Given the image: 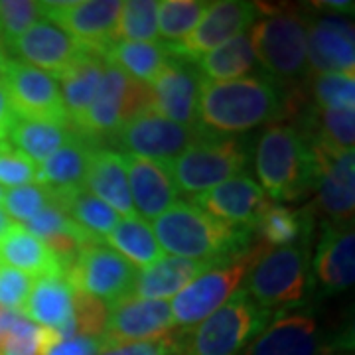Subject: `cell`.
<instances>
[{"mask_svg":"<svg viewBox=\"0 0 355 355\" xmlns=\"http://www.w3.org/2000/svg\"><path fill=\"white\" fill-rule=\"evenodd\" d=\"M20 316H22V314H18V312H10V310L0 308V347H2V343L6 342V338L10 336L14 324L18 322V318Z\"/></svg>","mask_w":355,"mask_h":355,"instance_id":"47","label":"cell"},{"mask_svg":"<svg viewBox=\"0 0 355 355\" xmlns=\"http://www.w3.org/2000/svg\"><path fill=\"white\" fill-rule=\"evenodd\" d=\"M158 40V2L128 0L121 2L114 28V42H156Z\"/></svg>","mask_w":355,"mask_h":355,"instance_id":"37","label":"cell"},{"mask_svg":"<svg viewBox=\"0 0 355 355\" xmlns=\"http://www.w3.org/2000/svg\"><path fill=\"white\" fill-rule=\"evenodd\" d=\"M209 2L203 0H162L158 2V38L166 46L180 44L200 22Z\"/></svg>","mask_w":355,"mask_h":355,"instance_id":"36","label":"cell"},{"mask_svg":"<svg viewBox=\"0 0 355 355\" xmlns=\"http://www.w3.org/2000/svg\"><path fill=\"white\" fill-rule=\"evenodd\" d=\"M310 282L308 241L268 249L247 277V294L268 312L296 306Z\"/></svg>","mask_w":355,"mask_h":355,"instance_id":"9","label":"cell"},{"mask_svg":"<svg viewBox=\"0 0 355 355\" xmlns=\"http://www.w3.org/2000/svg\"><path fill=\"white\" fill-rule=\"evenodd\" d=\"M205 135L207 132L200 127H184L153 111H144L119 128L113 140L128 156L168 164Z\"/></svg>","mask_w":355,"mask_h":355,"instance_id":"12","label":"cell"},{"mask_svg":"<svg viewBox=\"0 0 355 355\" xmlns=\"http://www.w3.org/2000/svg\"><path fill=\"white\" fill-rule=\"evenodd\" d=\"M336 338H326L310 308L279 310L241 355H320Z\"/></svg>","mask_w":355,"mask_h":355,"instance_id":"16","label":"cell"},{"mask_svg":"<svg viewBox=\"0 0 355 355\" xmlns=\"http://www.w3.org/2000/svg\"><path fill=\"white\" fill-rule=\"evenodd\" d=\"M312 6H316L320 10H331V12H354V2L322 0V2H314Z\"/></svg>","mask_w":355,"mask_h":355,"instance_id":"49","label":"cell"},{"mask_svg":"<svg viewBox=\"0 0 355 355\" xmlns=\"http://www.w3.org/2000/svg\"><path fill=\"white\" fill-rule=\"evenodd\" d=\"M50 203V191H46L38 184H28V186H20V188L4 191L2 209L8 214L12 221L16 219L20 223H26L28 219H32L40 209H44Z\"/></svg>","mask_w":355,"mask_h":355,"instance_id":"40","label":"cell"},{"mask_svg":"<svg viewBox=\"0 0 355 355\" xmlns=\"http://www.w3.org/2000/svg\"><path fill=\"white\" fill-rule=\"evenodd\" d=\"M83 51L85 50L62 28L51 24L50 20H38L20 38H16L8 53H16L18 62L60 79Z\"/></svg>","mask_w":355,"mask_h":355,"instance_id":"22","label":"cell"},{"mask_svg":"<svg viewBox=\"0 0 355 355\" xmlns=\"http://www.w3.org/2000/svg\"><path fill=\"white\" fill-rule=\"evenodd\" d=\"M249 162V148L237 137L205 135L188 150L168 162L178 191L186 196H200L231 178L245 174Z\"/></svg>","mask_w":355,"mask_h":355,"instance_id":"7","label":"cell"},{"mask_svg":"<svg viewBox=\"0 0 355 355\" xmlns=\"http://www.w3.org/2000/svg\"><path fill=\"white\" fill-rule=\"evenodd\" d=\"M93 146L99 144H91L76 135L60 150H55L50 158H46L40 168H36L38 186L50 191V196L83 188Z\"/></svg>","mask_w":355,"mask_h":355,"instance_id":"27","label":"cell"},{"mask_svg":"<svg viewBox=\"0 0 355 355\" xmlns=\"http://www.w3.org/2000/svg\"><path fill=\"white\" fill-rule=\"evenodd\" d=\"M193 205L233 227L253 231L261 216L272 205L263 188L247 172L191 198Z\"/></svg>","mask_w":355,"mask_h":355,"instance_id":"19","label":"cell"},{"mask_svg":"<svg viewBox=\"0 0 355 355\" xmlns=\"http://www.w3.org/2000/svg\"><path fill=\"white\" fill-rule=\"evenodd\" d=\"M176 334L172 308L166 300H148L128 294L109 308L103 343L162 340Z\"/></svg>","mask_w":355,"mask_h":355,"instance_id":"17","label":"cell"},{"mask_svg":"<svg viewBox=\"0 0 355 355\" xmlns=\"http://www.w3.org/2000/svg\"><path fill=\"white\" fill-rule=\"evenodd\" d=\"M306 76L355 73L354 22L343 16L308 18Z\"/></svg>","mask_w":355,"mask_h":355,"instance_id":"18","label":"cell"},{"mask_svg":"<svg viewBox=\"0 0 355 355\" xmlns=\"http://www.w3.org/2000/svg\"><path fill=\"white\" fill-rule=\"evenodd\" d=\"M36 180V164L16 150L10 142H0V186L20 188Z\"/></svg>","mask_w":355,"mask_h":355,"instance_id":"42","label":"cell"},{"mask_svg":"<svg viewBox=\"0 0 355 355\" xmlns=\"http://www.w3.org/2000/svg\"><path fill=\"white\" fill-rule=\"evenodd\" d=\"M32 286H34L32 277L10 266L0 265V308L22 314Z\"/></svg>","mask_w":355,"mask_h":355,"instance_id":"43","label":"cell"},{"mask_svg":"<svg viewBox=\"0 0 355 355\" xmlns=\"http://www.w3.org/2000/svg\"><path fill=\"white\" fill-rule=\"evenodd\" d=\"M105 69H107V64H105L103 55L85 50L79 55L76 64L58 79L69 123L79 119L87 111L97 89L101 85Z\"/></svg>","mask_w":355,"mask_h":355,"instance_id":"30","label":"cell"},{"mask_svg":"<svg viewBox=\"0 0 355 355\" xmlns=\"http://www.w3.org/2000/svg\"><path fill=\"white\" fill-rule=\"evenodd\" d=\"M203 79L184 60H174L148 85L150 111L184 127H198V103Z\"/></svg>","mask_w":355,"mask_h":355,"instance_id":"21","label":"cell"},{"mask_svg":"<svg viewBox=\"0 0 355 355\" xmlns=\"http://www.w3.org/2000/svg\"><path fill=\"white\" fill-rule=\"evenodd\" d=\"M259 16L261 14L254 2H245V0L209 2L190 36L168 48L178 60H184L188 64L200 62L205 53L247 32Z\"/></svg>","mask_w":355,"mask_h":355,"instance_id":"13","label":"cell"},{"mask_svg":"<svg viewBox=\"0 0 355 355\" xmlns=\"http://www.w3.org/2000/svg\"><path fill=\"white\" fill-rule=\"evenodd\" d=\"M308 77V91L316 107L324 109H354L355 73H314Z\"/></svg>","mask_w":355,"mask_h":355,"instance_id":"38","label":"cell"},{"mask_svg":"<svg viewBox=\"0 0 355 355\" xmlns=\"http://www.w3.org/2000/svg\"><path fill=\"white\" fill-rule=\"evenodd\" d=\"M308 140L314 160L316 209L328 223H354L355 153L336 150L316 140Z\"/></svg>","mask_w":355,"mask_h":355,"instance_id":"10","label":"cell"},{"mask_svg":"<svg viewBox=\"0 0 355 355\" xmlns=\"http://www.w3.org/2000/svg\"><path fill=\"white\" fill-rule=\"evenodd\" d=\"M14 225V221L8 217V214L0 207V239L8 233V229L12 227Z\"/></svg>","mask_w":355,"mask_h":355,"instance_id":"50","label":"cell"},{"mask_svg":"<svg viewBox=\"0 0 355 355\" xmlns=\"http://www.w3.org/2000/svg\"><path fill=\"white\" fill-rule=\"evenodd\" d=\"M103 241L135 268H146L164 257L153 227L140 217H123Z\"/></svg>","mask_w":355,"mask_h":355,"instance_id":"32","label":"cell"},{"mask_svg":"<svg viewBox=\"0 0 355 355\" xmlns=\"http://www.w3.org/2000/svg\"><path fill=\"white\" fill-rule=\"evenodd\" d=\"M217 266L216 263L207 261H193L182 257H162L154 265L137 270L132 296L148 298V300H166L170 296H176L190 282L202 277L209 268Z\"/></svg>","mask_w":355,"mask_h":355,"instance_id":"26","label":"cell"},{"mask_svg":"<svg viewBox=\"0 0 355 355\" xmlns=\"http://www.w3.org/2000/svg\"><path fill=\"white\" fill-rule=\"evenodd\" d=\"M196 64L205 83H219L245 77L257 65V60L249 34L243 32L237 38L229 40L227 44L205 53Z\"/></svg>","mask_w":355,"mask_h":355,"instance_id":"33","label":"cell"},{"mask_svg":"<svg viewBox=\"0 0 355 355\" xmlns=\"http://www.w3.org/2000/svg\"><path fill=\"white\" fill-rule=\"evenodd\" d=\"M16 119L18 116L14 114L8 93L2 85V81H0V142H6V139L10 137V130H12Z\"/></svg>","mask_w":355,"mask_h":355,"instance_id":"46","label":"cell"},{"mask_svg":"<svg viewBox=\"0 0 355 355\" xmlns=\"http://www.w3.org/2000/svg\"><path fill=\"white\" fill-rule=\"evenodd\" d=\"M354 280V223H326L320 233L312 261V286L322 296H331L352 288Z\"/></svg>","mask_w":355,"mask_h":355,"instance_id":"20","label":"cell"},{"mask_svg":"<svg viewBox=\"0 0 355 355\" xmlns=\"http://www.w3.org/2000/svg\"><path fill=\"white\" fill-rule=\"evenodd\" d=\"M109 308L105 302L73 291V330L81 338L101 340L105 334Z\"/></svg>","mask_w":355,"mask_h":355,"instance_id":"41","label":"cell"},{"mask_svg":"<svg viewBox=\"0 0 355 355\" xmlns=\"http://www.w3.org/2000/svg\"><path fill=\"white\" fill-rule=\"evenodd\" d=\"M265 243H253L245 253L229 259L221 265L209 268L202 277L190 282L182 292H178L172 308L174 324L182 334L200 326L207 316L227 302L239 291L243 280L249 277L257 261L268 251Z\"/></svg>","mask_w":355,"mask_h":355,"instance_id":"6","label":"cell"},{"mask_svg":"<svg viewBox=\"0 0 355 355\" xmlns=\"http://www.w3.org/2000/svg\"><path fill=\"white\" fill-rule=\"evenodd\" d=\"M284 116V87L266 76L205 83L198 103V127L217 137L241 135Z\"/></svg>","mask_w":355,"mask_h":355,"instance_id":"1","label":"cell"},{"mask_svg":"<svg viewBox=\"0 0 355 355\" xmlns=\"http://www.w3.org/2000/svg\"><path fill=\"white\" fill-rule=\"evenodd\" d=\"M22 316L40 328L58 331L62 340L76 338L73 330V288L64 272L34 279Z\"/></svg>","mask_w":355,"mask_h":355,"instance_id":"24","label":"cell"},{"mask_svg":"<svg viewBox=\"0 0 355 355\" xmlns=\"http://www.w3.org/2000/svg\"><path fill=\"white\" fill-rule=\"evenodd\" d=\"M125 156L128 174V190L140 219H156L170 205L178 202L180 191L166 162H156L139 156Z\"/></svg>","mask_w":355,"mask_h":355,"instance_id":"23","label":"cell"},{"mask_svg":"<svg viewBox=\"0 0 355 355\" xmlns=\"http://www.w3.org/2000/svg\"><path fill=\"white\" fill-rule=\"evenodd\" d=\"M83 188L113 207L119 216L137 217L128 190L127 164L121 153L107 146H93Z\"/></svg>","mask_w":355,"mask_h":355,"instance_id":"25","label":"cell"},{"mask_svg":"<svg viewBox=\"0 0 355 355\" xmlns=\"http://www.w3.org/2000/svg\"><path fill=\"white\" fill-rule=\"evenodd\" d=\"M150 227L164 253L216 265L245 253L254 237L253 231L223 223L188 202L170 205Z\"/></svg>","mask_w":355,"mask_h":355,"instance_id":"2","label":"cell"},{"mask_svg":"<svg viewBox=\"0 0 355 355\" xmlns=\"http://www.w3.org/2000/svg\"><path fill=\"white\" fill-rule=\"evenodd\" d=\"M4 188H2V186H0V203H2V198H4Z\"/></svg>","mask_w":355,"mask_h":355,"instance_id":"52","label":"cell"},{"mask_svg":"<svg viewBox=\"0 0 355 355\" xmlns=\"http://www.w3.org/2000/svg\"><path fill=\"white\" fill-rule=\"evenodd\" d=\"M320 355H354L352 354V342H347L345 336H338Z\"/></svg>","mask_w":355,"mask_h":355,"instance_id":"48","label":"cell"},{"mask_svg":"<svg viewBox=\"0 0 355 355\" xmlns=\"http://www.w3.org/2000/svg\"><path fill=\"white\" fill-rule=\"evenodd\" d=\"M97 355H182V331L150 342L101 343Z\"/></svg>","mask_w":355,"mask_h":355,"instance_id":"44","label":"cell"},{"mask_svg":"<svg viewBox=\"0 0 355 355\" xmlns=\"http://www.w3.org/2000/svg\"><path fill=\"white\" fill-rule=\"evenodd\" d=\"M103 60L130 79L150 85L176 58L162 42H113Z\"/></svg>","mask_w":355,"mask_h":355,"instance_id":"28","label":"cell"},{"mask_svg":"<svg viewBox=\"0 0 355 355\" xmlns=\"http://www.w3.org/2000/svg\"><path fill=\"white\" fill-rule=\"evenodd\" d=\"M42 14L51 24L87 51L103 55L114 42V28L121 12L116 0H73V2H40Z\"/></svg>","mask_w":355,"mask_h":355,"instance_id":"14","label":"cell"},{"mask_svg":"<svg viewBox=\"0 0 355 355\" xmlns=\"http://www.w3.org/2000/svg\"><path fill=\"white\" fill-rule=\"evenodd\" d=\"M64 275L76 292L114 304L132 292L137 268L107 245L91 243L79 251Z\"/></svg>","mask_w":355,"mask_h":355,"instance_id":"11","label":"cell"},{"mask_svg":"<svg viewBox=\"0 0 355 355\" xmlns=\"http://www.w3.org/2000/svg\"><path fill=\"white\" fill-rule=\"evenodd\" d=\"M259 14L247 30L257 64L279 85H296L306 77V34L308 18L298 8H266L254 2Z\"/></svg>","mask_w":355,"mask_h":355,"instance_id":"4","label":"cell"},{"mask_svg":"<svg viewBox=\"0 0 355 355\" xmlns=\"http://www.w3.org/2000/svg\"><path fill=\"white\" fill-rule=\"evenodd\" d=\"M76 137V132L67 125H53L42 121H24L16 119L10 130V142L16 150L28 156L34 164H42L55 150Z\"/></svg>","mask_w":355,"mask_h":355,"instance_id":"35","label":"cell"},{"mask_svg":"<svg viewBox=\"0 0 355 355\" xmlns=\"http://www.w3.org/2000/svg\"><path fill=\"white\" fill-rule=\"evenodd\" d=\"M2 85L18 119L69 127L60 85L48 73L18 60H8Z\"/></svg>","mask_w":355,"mask_h":355,"instance_id":"15","label":"cell"},{"mask_svg":"<svg viewBox=\"0 0 355 355\" xmlns=\"http://www.w3.org/2000/svg\"><path fill=\"white\" fill-rule=\"evenodd\" d=\"M314 225V216L308 209H292L284 205H270L261 216L254 233L259 241L266 247H288L294 243L310 241V233Z\"/></svg>","mask_w":355,"mask_h":355,"instance_id":"34","label":"cell"},{"mask_svg":"<svg viewBox=\"0 0 355 355\" xmlns=\"http://www.w3.org/2000/svg\"><path fill=\"white\" fill-rule=\"evenodd\" d=\"M254 170L272 202H296L314 190V160L294 125H272L254 146Z\"/></svg>","mask_w":355,"mask_h":355,"instance_id":"3","label":"cell"},{"mask_svg":"<svg viewBox=\"0 0 355 355\" xmlns=\"http://www.w3.org/2000/svg\"><path fill=\"white\" fill-rule=\"evenodd\" d=\"M101 340L95 338H69V340H60L51 345L44 355H97L101 349Z\"/></svg>","mask_w":355,"mask_h":355,"instance_id":"45","label":"cell"},{"mask_svg":"<svg viewBox=\"0 0 355 355\" xmlns=\"http://www.w3.org/2000/svg\"><path fill=\"white\" fill-rule=\"evenodd\" d=\"M10 53L6 50V46H4V42L0 40V81H2V76H4V69H6V64H8V58Z\"/></svg>","mask_w":355,"mask_h":355,"instance_id":"51","label":"cell"},{"mask_svg":"<svg viewBox=\"0 0 355 355\" xmlns=\"http://www.w3.org/2000/svg\"><path fill=\"white\" fill-rule=\"evenodd\" d=\"M144 111H150L148 85L107 65L87 111L71 121L69 127L79 139L99 144V140L113 139L127 121Z\"/></svg>","mask_w":355,"mask_h":355,"instance_id":"8","label":"cell"},{"mask_svg":"<svg viewBox=\"0 0 355 355\" xmlns=\"http://www.w3.org/2000/svg\"><path fill=\"white\" fill-rule=\"evenodd\" d=\"M0 265L16 268L32 279L64 272L50 249L20 223H14L0 239Z\"/></svg>","mask_w":355,"mask_h":355,"instance_id":"29","label":"cell"},{"mask_svg":"<svg viewBox=\"0 0 355 355\" xmlns=\"http://www.w3.org/2000/svg\"><path fill=\"white\" fill-rule=\"evenodd\" d=\"M51 203L58 205L65 216L69 217L77 227H81L95 241H101L114 229L121 221V216L109 207L107 203L97 200L93 193H89L85 188L53 193Z\"/></svg>","mask_w":355,"mask_h":355,"instance_id":"31","label":"cell"},{"mask_svg":"<svg viewBox=\"0 0 355 355\" xmlns=\"http://www.w3.org/2000/svg\"><path fill=\"white\" fill-rule=\"evenodd\" d=\"M40 2L32 0H0V40L10 50L16 38H20L30 26L42 18Z\"/></svg>","mask_w":355,"mask_h":355,"instance_id":"39","label":"cell"},{"mask_svg":"<svg viewBox=\"0 0 355 355\" xmlns=\"http://www.w3.org/2000/svg\"><path fill=\"white\" fill-rule=\"evenodd\" d=\"M277 312H268L237 291L200 326L182 334V355H241Z\"/></svg>","mask_w":355,"mask_h":355,"instance_id":"5","label":"cell"}]
</instances>
